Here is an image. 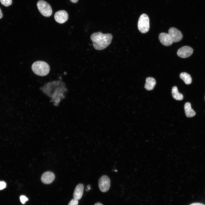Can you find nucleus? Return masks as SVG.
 <instances>
[{"instance_id":"dca6fc26","label":"nucleus","mask_w":205,"mask_h":205,"mask_svg":"<svg viewBox=\"0 0 205 205\" xmlns=\"http://www.w3.org/2000/svg\"><path fill=\"white\" fill-rule=\"evenodd\" d=\"M2 5L6 7H8L12 3V0H0Z\"/></svg>"},{"instance_id":"b1692460","label":"nucleus","mask_w":205,"mask_h":205,"mask_svg":"<svg viewBox=\"0 0 205 205\" xmlns=\"http://www.w3.org/2000/svg\"></svg>"},{"instance_id":"1a4fd4ad","label":"nucleus","mask_w":205,"mask_h":205,"mask_svg":"<svg viewBox=\"0 0 205 205\" xmlns=\"http://www.w3.org/2000/svg\"><path fill=\"white\" fill-rule=\"evenodd\" d=\"M55 178L54 174L51 171H46L44 173L41 177V180L44 183L50 184L52 183Z\"/></svg>"},{"instance_id":"6ab92c4d","label":"nucleus","mask_w":205,"mask_h":205,"mask_svg":"<svg viewBox=\"0 0 205 205\" xmlns=\"http://www.w3.org/2000/svg\"><path fill=\"white\" fill-rule=\"evenodd\" d=\"M6 186V183L4 181H0V190L5 188Z\"/></svg>"},{"instance_id":"9d476101","label":"nucleus","mask_w":205,"mask_h":205,"mask_svg":"<svg viewBox=\"0 0 205 205\" xmlns=\"http://www.w3.org/2000/svg\"><path fill=\"white\" fill-rule=\"evenodd\" d=\"M159 38L161 43L165 46H170L173 42L169 35L165 33H160L159 36Z\"/></svg>"},{"instance_id":"9b49d317","label":"nucleus","mask_w":205,"mask_h":205,"mask_svg":"<svg viewBox=\"0 0 205 205\" xmlns=\"http://www.w3.org/2000/svg\"><path fill=\"white\" fill-rule=\"evenodd\" d=\"M84 186L81 183H79L76 186L74 190L73 194V198L77 200H79L82 197L84 190Z\"/></svg>"},{"instance_id":"5701e85b","label":"nucleus","mask_w":205,"mask_h":205,"mask_svg":"<svg viewBox=\"0 0 205 205\" xmlns=\"http://www.w3.org/2000/svg\"><path fill=\"white\" fill-rule=\"evenodd\" d=\"M94 205H103V204L100 202H98L95 203Z\"/></svg>"},{"instance_id":"f03ea898","label":"nucleus","mask_w":205,"mask_h":205,"mask_svg":"<svg viewBox=\"0 0 205 205\" xmlns=\"http://www.w3.org/2000/svg\"><path fill=\"white\" fill-rule=\"evenodd\" d=\"M32 69L36 74L43 76L49 73L50 67L46 62L42 61H37L34 62L32 65Z\"/></svg>"},{"instance_id":"2eb2a0df","label":"nucleus","mask_w":205,"mask_h":205,"mask_svg":"<svg viewBox=\"0 0 205 205\" xmlns=\"http://www.w3.org/2000/svg\"><path fill=\"white\" fill-rule=\"evenodd\" d=\"M180 77L187 85L190 84L192 83V79L190 75L186 72L181 73L180 75Z\"/></svg>"},{"instance_id":"4468645a","label":"nucleus","mask_w":205,"mask_h":205,"mask_svg":"<svg viewBox=\"0 0 205 205\" xmlns=\"http://www.w3.org/2000/svg\"><path fill=\"white\" fill-rule=\"evenodd\" d=\"M171 93L173 97L176 100L181 101L183 99V95L178 92L177 88L176 86L172 87Z\"/></svg>"},{"instance_id":"aec40b11","label":"nucleus","mask_w":205,"mask_h":205,"mask_svg":"<svg viewBox=\"0 0 205 205\" xmlns=\"http://www.w3.org/2000/svg\"><path fill=\"white\" fill-rule=\"evenodd\" d=\"M189 205H205L203 204L200 203H198V202H196V203H192Z\"/></svg>"},{"instance_id":"20e7f679","label":"nucleus","mask_w":205,"mask_h":205,"mask_svg":"<svg viewBox=\"0 0 205 205\" xmlns=\"http://www.w3.org/2000/svg\"><path fill=\"white\" fill-rule=\"evenodd\" d=\"M37 5L41 14L46 17H49L52 13V7L50 5L45 1L40 0L37 3Z\"/></svg>"},{"instance_id":"4be33fe9","label":"nucleus","mask_w":205,"mask_h":205,"mask_svg":"<svg viewBox=\"0 0 205 205\" xmlns=\"http://www.w3.org/2000/svg\"><path fill=\"white\" fill-rule=\"evenodd\" d=\"M3 17V14L2 13L1 11L0 8V19H1Z\"/></svg>"},{"instance_id":"a211bd4d","label":"nucleus","mask_w":205,"mask_h":205,"mask_svg":"<svg viewBox=\"0 0 205 205\" xmlns=\"http://www.w3.org/2000/svg\"><path fill=\"white\" fill-rule=\"evenodd\" d=\"M78 203V200L74 198L70 201L68 205H77Z\"/></svg>"},{"instance_id":"412c9836","label":"nucleus","mask_w":205,"mask_h":205,"mask_svg":"<svg viewBox=\"0 0 205 205\" xmlns=\"http://www.w3.org/2000/svg\"><path fill=\"white\" fill-rule=\"evenodd\" d=\"M70 1L73 3H76L78 1V0H70Z\"/></svg>"},{"instance_id":"f3484780","label":"nucleus","mask_w":205,"mask_h":205,"mask_svg":"<svg viewBox=\"0 0 205 205\" xmlns=\"http://www.w3.org/2000/svg\"><path fill=\"white\" fill-rule=\"evenodd\" d=\"M20 198L21 202L23 204H25L26 202L28 200V198L24 195L21 196L20 197Z\"/></svg>"},{"instance_id":"0eeeda50","label":"nucleus","mask_w":205,"mask_h":205,"mask_svg":"<svg viewBox=\"0 0 205 205\" xmlns=\"http://www.w3.org/2000/svg\"><path fill=\"white\" fill-rule=\"evenodd\" d=\"M193 52V49L191 47L188 46H184L178 50L177 54L181 58H186L191 56Z\"/></svg>"},{"instance_id":"7ed1b4c3","label":"nucleus","mask_w":205,"mask_h":205,"mask_svg":"<svg viewBox=\"0 0 205 205\" xmlns=\"http://www.w3.org/2000/svg\"><path fill=\"white\" fill-rule=\"evenodd\" d=\"M138 28L142 33L147 32L149 28V19L147 15L143 14L140 17L138 22Z\"/></svg>"},{"instance_id":"423d86ee","label":"nucleus","mask_w":205,"mask_h":205,"mask_svg":"<svg viewBox=\"0 0 205 205\" xmlns=\"http://www.w3.org/2000/svg\"><path fill=\"white\" fill-rule=\"evenodd\" d=\"M168 33L173 42H177L181 41L183 37L181 32L174 27H171L169 28Z\"/></svg>"},{"instance_id":"f257e3e1","label":"nucleus","mask_w":205,"mask_h":205,"mask_svg":"<svg viewBox=\"0 0 205 205\" xmlns=\"http://www.w3.org/2000/svg\"><path fill=\"white\" fill-rule=\"evenodd\" d=\"M112 37L111 34H103L101 32H98L93 33L90 38L94 48L97 50H101L110 44Z\"/></svg>"},{"instance_id":"f8f14e48","label":"nucleus","mask_w":205,"mask_h":205,"mask_svg":"<svg viewBox=\"0 0 205 205\" xmlns=\"http://www.w3.org/2000/svg\"><path fill=\"white\" fill-rule=\"evenodd\" d=\"M156 83V81L154 78L151 77H147L145 80V88L148 91L154 89Z\"/></svg>"},{"instance_id":"39448f33","label":"nucleus","mask_w":205,"mask_h":205,"mask_svg":"<svg viewBox=\"0 0 205 205\" xmlns=\"http://www.w3.org/2000/svg\"><path fill=\"white\" fill-rule=\"evenodd\" d=\"M110 179L107 176H102L98 181V186L100 190L104 192H107L110 188Z\"/></svg>"},{"instance_id":"ddd939ff","label":"nucleus","mask_w":205,"mask_h":205,"mask_svg":"<svg viewBox=\"0 0 205 205\" xmlns=\"http://www.w3.org/2000/svg\"><path fill=\"white\" fill-rule=\"evenodd\" d=\"M184 109L185 115L188 117H191L194 116L196 112L191 107V104L189 102H186L184 105Z\"/></svg>"},{"instance_id":"6e6552de","label":"nucleus","mask_w":205,"mask_h":205,"mask_svg":"<svg viewBox=\"0 0 205 205\" xmlns=\"http://www.w3.org/2000/svg\"><path fill=\"white\" fill-rule=\"evenodd\" d=\"M68 15L65 11L62 10L56 12L55 14L54 18L55 20L59 23H63L68 20Z\"/></svg>"}]
</instances>
